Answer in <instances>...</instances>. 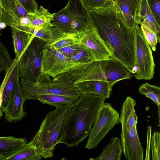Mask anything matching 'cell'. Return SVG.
<instances>
[{
	"mask_svg": "<svg viewBox=\"0 0 160 160\" xmlns=\"http://www.w3.org/2000/svg\"><path fill=\"white\" fill-rule=\"evenodd\" d=\"M91 23L117 60L132 73L135 64L134 29L128 26L117 4L88 10Z\"/></svg>",
	"mask_w": 160,
	"mask_h": 160,
	"instance_id": "cell-1",
	"label": "cell"
},
{
	"mask_svg": "<svg viewBox=\"0 0 160 160\" xmlns=\"http://www.w3.org/2000/svg\"><path fill=\"white\" fill-rule=\"evenodd\" d=\"M106 99L95 94H82L78 100L71 105L65 120L61 143L69 147H74L89 136L92 126Z\"/></svg>",
	"mask_w": 160,
	"mask_h": 160,
	"instance_id": "cell-2",
	"label": "cell"
},
{
	"mask_svg": "<svg viewBox=\"0 0 160 160\" xmlns=\"http://www.w3.org/2000/svg\"><path fill=\"white\" fill-rule=\"evenodd\" d=\"M72 105L56 108L48 113L33 138L42 158H52L56 146L61 143L65 120Z\"/></svg>",
	"mask_w": 160,
	"mask_h": 160,
	"instance_id": "cell-3",
	"label": "cell"
},
{
	"mask_svg": "<svg viewBox=\"0 0 160 160\" xmlns=\"http://www.w3.org/2000/svg\"><path fill=\"white\" fill-rule=\"evenodd\" d=\"M52 23L65 33H79L92 27L87 10L79 0H69L55 13Z\"/></svg>",
	"mask_w": 160,
	"mask_h": 160,
	"instance_id": "cell-4",
	"label": "cell"
},
{
	"mask_svg": "<svg viewBox=\"0 0 160 160\" xmlns=\"http://www.w3.org/2000/svg\"><path fill=\"white\" fill-rule=\"evenodd\" d=\"M47 43L34 37L18 58L20 78L30 81H52L42 72V52Z\"/></svg>",
	"mask_w": 160,
	"mask_h": 160,
	"instance_id": "cell-5",
	"label": "cell"
},
{
	"mask_svg": "<svg viewBox=\"0 0 160 160\" xmlns=\"http://www.w3.org/2000/svg\"><path fill=\"white\" fill-rule=\"evenodd\" d=\"M132 77L131 73L124 65L111 58L91 62L76 82L91 80L103 81L108 82L113 86L120 80L130 79Z\"/></svg>",
	"mask_w": 160,
	"mask_h": 160,
	"instance_id": "cell-6",
	"label": "cell"
},
{
	"mask_svg": "<svg viewBox=\"0 0 160 160\" xmlns=\"http://www.w3.org/2000/svg\"><path fill=\"white\" fill-rule=\"evenodd\" d=\"M20 84L25 101L36 100V98L43 95H58L80 97V92L74 83L58 81L36 82L21 78Z\"/></svg>",
	"mask_w": 160,
	"mask_h": 160,
	"instance_id": "cell-7",
	"label": "cell"
},
{
	"mask_svg": "<svg viewBox=\"0 0 160 160\" xmlns=\"http://www.w3.org/2000/svg\"><path fill=\"white\" fill-rule=\"evenodd\" d=\"M134 32L135 60L132 75L139 80H151L155 66L152 51L138 25L135 27Z\"/></svg>",
	"mask_w": 160,
	"mask_h": 160,
	"instance_id": "cell-8",
	"label": "cell"
},
{
	"mask_svg": "<svg viewBox=\"0 0 160 160\" xmlns=\"http://www.w3.org/2000/svg\"><path fill=\"white\" fill-rule=\"evenodd\" d=\"M120 122V115L109 103L104 102L98 112L89 135L85 148H96L99 142Z\"/></svg>",
	"mask_w": 160,
	"mask_h": 160,
	"instance_id": "cell-9",
	"label": "cell"
},
{
	"mask_svg": "<svg viewBox=\"0 0 160 160\" xmlns=\"http://www.w3.org/2000/svg\"><path fill=\"white\" fill-rule=\"evenodd\" d=\"M82 64L73 63L47 43L43 47L41 69L45 75L53 78Z\"/></svg>",
	"mask_w": 160,
	"mask_h": 160,
	"instance_id": "cell-10",
	"label": "cell"
},
{
	"mask_svg": "<svg viewBox=\"0 0 160 160\" xmlns=\"http://www.w3.org/2000/svg\"><path fill=\"white\" fill-rule=\"evenodd\" d=\"M78 34L80 42L89 50L95 61L112 58L110 51L93 27Z\"/></svg>",
	"mask_w": 160,
	"mask_h": 160,
	"instance_id": "cell-11",
	"label": "cell"
},
{
	"mask_svg": "<svg viewBox=\"0 0 160 160\" xmlns=\"http://www.w3.org/2000/svg\"><path fill=\"white\" fill-rule=\"evenodd\" d=\"M121 143L122 152L128 160H143V149L138 136L137 126L128 131H121Z\"/></svg>",
	"mask_w": 160,
	"mask_h": 160,
	"instance_id": "cell-12",
	"label": "cell"
},
{
	"mask_svg": "<svg viewBox=\"0 0 160 160\" xmlns=\"http://www.w3.org/2000/svg\"><path fill=\"white\" fill-rule=\"evenodd\" d=\"M5 74L0 86L2 88L0 109L3 112L7 107L14 91L18 80L20 79L19 60L15 58Z\"/></svg>",
	"mask_w": 160,
	"mask_h": 160,
	"instance_id": "cell-13",
	"label": "cell"
},
{
	"mask_svg": "<svg viewBox=\"0 0 160 160\" xmlns=\"http://www.w3.org/2000/svg\"><path fill=\"white\" fill-rule=\"evenodd\" d=\"M25 100L20 84V79L7 107L4 111L5 118L9 122L18 121L24 117L27 112L23 111V105Z\"/></svg>",
	"mask_w": 160,
	"mask_h": 160,
	"instance_id": "cell-14",
	"label": "cell"
},
{
	"mask_svg": "<svg viewBox=\"0 0 160 160\" xmlns=\"http://www.w3.org/2000/svg\"><path fill=\"white\" fill-rule=\"evenodd\" d=\"M74 84L81 94L85 93H93L106 99L110 97L113 86L108 82L95 80L79 82Z\"/></svg>",
	"mask_w": 160,
	"mask_h": 160,
	"instance_id": "cell-15",
	"label": "cell"
},
{
	"mask_svg": "<svg viewBox=\"0 0 160 160\" xmlns=\"http://www.w3.org/2000/svg\"><path fill=\"white\" fill-rule=\"evenodd\" d=\"M138 25H142L154 32L160 42V25L156 21L149 7L147 0H139L137 13Z\"/></svg>",
	"mask_w": 160,
	"mask_h": 160,
	"instance_id": "cell-16",
	"label": "cell"
},
{
	"mask_svg": "<svg viewBox=\"0 0 160 160\" xmlns=\"http://www.w3.org/2000/svg\"><path fill=\"white\" fill-rule=\"evenodd\" d=\"M136 105L135 100L130 96L127 97L123 102L120 115L121 131H128L137 126L138 117L135 109Z\"/></svg>",
	"mask_w": 160,
	"mask_h": 160,
	"instance_id": "cell-17",
	"label": "cell"
},
{
	"mask_svg": "<svg viewBox=\"0 0 160 160\" xmlns=\"http://www.w3.org/2000/svg\"><path fill=\"white\" fill-rule=\"evenodd\" d=\"M27 142L25 138L0 137V160H6Z\"/></svg>",
	"mask_w": 160,
	"mask_h": 160,
	"instance_id": "cell-18",
	"label": "cell"
},
{
	"mask_svg": "<svg viewBox=\"0 0 160 160\" xmlns=\"http://www.w3.org/2000/svg\"><path fill=\"white\" fill-rule=\"evenodd\" d=\"M122 13L127 24L134 29L138 25L137 13L138 2L137 0H113Z\"/></svg>",
	"mask_w": 160,
	"mask_h": 160,
	"instance_id": "cell-19",
	"label": "cell"
},
{
	"mask_svg": "<svg viewBox=\"0 0 160 160\" xmlns=\"http://www.w3.org/2000/svg\"><path fill=\"white\" fill-rule=\"evenodd\" d=\"M40 155L34 139L24 144L6 160H40Z\"/></svg>",
	"mask_w": 160,
	"mask_h": 160,
	"instance_id": "cell-20",
	"label": "cell"
},
{
	"mask_svg": "<svg viewBox=\"0 0 160 160\" xmlns=\"http://www.w3.org/2000/svg\"><path fill=\"white\" fill-rule=\"evenodd\" d=\"M15 58L18 59L34 37L25 31L11 27Z\"/></svg>",
	"mask_w": 160,
	"mask_h": 160,
	"instance_id": "cell-21",
	"label": "cell"
},
{
	"mask_svg": "<svg viewBox=\"0 0 160 160\" xmlns=\"http://www.w3.org/2000/svg\"><path fill=\"white\" fill-rule=\"evenodd\" d=\"M65 33L52 23L42 28H35L32 35L51 44L62 37Z\"/></svg>",
	"mask_w": 160,
	"mask_h": 160,
	"instance_id": "cell-22",
	"label": "cell"
},
{
	"mask_svg": "<svg viewBox=\"0 0 160 160\" xmlns=\"http://www.w3.org/2000/svg\"><path fill=\"white\" fill-rule=\"evenodd\" d=\"M122 150L120 138L113 137L109 142L103 149L101 154L96 160H120L122 155Z\"/></svg>",
	"mask_w": 160,
	"mask_h": 160,
	"instance_id": "cell-23",
	"label": "cell"
},
{
	"mask_svg": "<svg viewBox=\"0 0 160 160\" xmlns=\"http://www.w3.org/2000/svg\"><path fill=\"white\" fill-rule=\"evenodd\" d=\"M80 97L58 95H43L37 97L36 100H39L43 104H47L57 108L66 105L72 104L78 101Z\"/></svg>",
	"mask_w": 160,
	"mask_h": 160,
	"instance_id": "cell-24",
	"label": "cell"
},
{
	"mask_svg": "<svg viewBox=\"0 0 160 160\" xmlns=\"http://www.w3.org/2000/svg\"><path fill=\"white\" fill-rule=\"evenodd\" d=\"M30 15V27L41 28L49 25L52 24L55 13H51L48 10L40 6L37 12Z\"/></svg>",
	"mask_w": 160,
	"mask_h": 160,
	"instance_id": "cell-25",
	"label": "cell"
},
{
	"mask_svg": "<svg viewBox=\"0 0 160 160\" xmlns=\"http://www.w3.org/2000/svg\"><path fill=\"white\" fill-rule=\"evenodd\" d=\"M83 64L53 78V81L74 83L81 77L90 63Z\"/></svg>",
	"mask_w": 160,
	"mask_h": 160,
	"instance_id": "cell-26",
	"label": "cell"
},
{
	"mask_svg": "<svg viewBox=\"0 0 160 160\" xmlns=\"http://www.w3.org/2000/svg\"><path fill=\"white\" fill-rule=\"evenodd\" d=\"M0 4L4 10L15 13L20 18H26L29 17L19 0H0Z\"/></svg>",
	"mask_w": 160,
	"mask_h": 160,
	"instance_id": "cell-27",
	"label": "cell"
},
{
	"mask_svg": "<svg viewBox=\"0 0 160 160\" xmlns=\"http://www.w3.org/2000/svg\"><path fill=\"white\" fill-rule=\"evenodd\" d=\"M138 91L141 94L145 95L152 101L160 110V88L159 86L146 82L140 86Z\"/></svg>",
	"mask_w": 160,
	"mask_h": 160,
	"instance_id": "cell-28",
	"label": "cell"
},
{
	"mask_svg": "<svg viewBox=\"0 0 160 160\" xmlns=\"http://www.w3.org/2000/svg\"><path fill=\"white\" fill-rule=\"evenodd\" d=\"M80 41V38L78 33H65L60 39L52 43L49 44L58 50L63 47L78 43Z\"/></svg>",
	"mask_w": 160,
	"mask_h": 160,
	"instance_id": "cell-29",
	"label": "cell"
},
{
	"mask_svg": "<svg viewBox=\"0 0 160 160\" xmlns=\"http://www.w3.org/2000/svg\"><path fill=\"white\" fill-rule=\"evenodd\" d=\"M80 43L79 49L77 54L74 57L68 58L76 63L85 64L95 61L89 50L83 45Z\"/></svg>",
	"mask_w": 160,
	"mask_h": 160,
	"instance_id": "cell-30",
	"label": "cell"
},
{
	"mask_svg": "<svg viewBox=\"0 0 160 160\" xmlns=\"http://www.w3.org/2000/svg\"><path fill=\"white\" fill-rule=\"evenodd\" d=\"M13 61L7 48L0 42V72L5 71Z\"/></svg>",
	"mask_w": 160,
	"mask_h": 160,
	"instance_id": "cell-31",
	"label": "cell"
},
{
	"mask_svg": "<svg viewBox=\"0 0 160 160\" xmlns=\"http://www.w3.org/2000/svg\"><path fill=\"white\" fill-rule=\"evenodd\" d=\"M151 146L152 160H160V133L154 132L151 140Z\"/></svg>",
	"mask_w": 160,
	"mask_h": 160,
	"instance_id": "cell-32",
	"label": "cell"
},
{
	"mask_svg": "<svg viewBox=\"0 0 160 160\" xmlns=\"http://www.w3.org/2000/svg\"><path fill=\"white\" fill-rule=\"evenodd\" d=\"M87 10L104 8L110 5L113 0H79Z\"/></svg>",
	"mask_w": 160,
	"mask_h": 160,
	"instance_id": "cell-33",
	"label": "cell"
},
{
	"mask_svg": "<svg viewBox=\"0 0 160 160\" xmlns=\"http://www.w3.org/2000/svg\"><path fill=\"white\" fill-rule=\"evenodd\" d=\"M141 29L143 36L151 47L153 51L156 50V47L158 42V38L155 33L148 28L142 25H141Z\"/></svg>",
	"mask_w": 160,
	"mask_h": 160,
	"instance_id": "cell-34",
	"label": "cell"
},
{
	"mask_svg": "<svg viewBox=\"0 0 160 160\" xmlns=\"http://www.w3.org/2000/svg\"><path fill=\"white\" fill-rule=\"evenodd\" d=\"M80 47V42L65 47L57 50L67 58H72L78 52Z\"/></svg>",
	"mask_w": 160,
	"mask_h": 160,
	"instance_id": "cell-35",
	"label": "cell"
},
{
	"mask_svg": "<svg viewBox=\"0 0 160 160\" xmlns=\"http://www.w3.org/2000/svg\"><path fill=\"white\" fill-rule=\"evenodd\" d=\"M147 1L156 21L160 25V0H147Z\"/></svg>",
	"mask_w": 160,
	"mask_h": 160,
	"instance_id": "cell-36",
	"label": "cell"
},
{
	"mask_svg": "<svg viewBox=\"0 0 160 160\" xmlns=\"http://www.w3.org/2000/svg\"><path fill=\"white\" fill-rule=\"evenodd\" d=\"M28 14H34L38 11V4L35 0H19Z\"/></svg>",
	"mask_w": 160,
	"mask_h": 160,
	"instance_id": "cell-37",
	"label": "cell"
},
{
	"mask_svg": "<svg viewBox=\"0 0 160 160\" xmlns=\"http://www.w3.org/2000/svg\"><path fill=\"white\" fill-rule=\"evenodd\" d=\"M6 24L2 22H0V29H4L6 27Z\"/></svg>",
	"mask_w": 160,
	"mask_h": 160,
	"instance_id": "cell-38",
	"label": "cell"
},
{
	"mask_svg": "<svg viewBox=\"0 0 160 160\" xmlns=\"http://www.w3.org/2000/svg\"><path fill=\"white\" fill-rule=\"evenodd\" d=\"M1 95H0V106L1 103ZM3 112V111L0 109V119H1L2 116Z\"/></svg>",
	"mask_w": 160,
	"mask_h": 160,
	"instance_id": "cell-39",
	"label": "cell"
},
{
	"mask_svg": "<svg viewBox=\"0 0 160 160\" xmlns=\"http://www.w3.org/2000/svg\"><path fill=\"white\" fill-rule=\"evenodd\" d=\"M3 9L2 8L0 4V18L2 15L3 13Z\"/></svg>",
	"mask_w": 160,
	"mask_h": 160,
	"instance_id": "cell-40",
	"label": "cell"
},
{
	"mask_svg": "<svg viewBox=\"0 0 160 160\" xmlns=\"http://www.w3.org/2000/svg\"><path fill=\"white\" fill-rule=\"evenodd\" d=\"M137 0L138 2V1H139V0Z\"/></svg>",
	"mask_w": 160,
	"mask_h": 160,
	"instance_id": "cell-41",
	"label": "cell"
}]
</instances>
